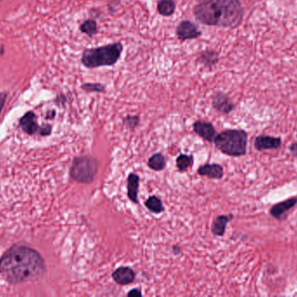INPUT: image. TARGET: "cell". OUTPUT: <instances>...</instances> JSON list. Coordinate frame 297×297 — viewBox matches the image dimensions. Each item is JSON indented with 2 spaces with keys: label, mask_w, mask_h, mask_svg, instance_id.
<instances>
[{
  "label": "cell",
  "mask_w": 297,
  "mask_h": 297,
  "mask_svg": "<svg viewBox=\"0 0 297 297\" xmlns=\"http://www.w3.org/2000/svg\"><path fill=\"white\" fill-rule=\"evenodd\" d=\"M45 271L44 259L36 250L13 246L0 259V275L10 283L32 282Z\"/></svg>",
  "instance_id": "1"
},
{
  "label": "cell",
  "mask_w": 297,
  "mask_h": 297,
  "mask_svg": "<svg viewBox=\"0 0 297 297\" xmlns=\"http://www.w3.org/2000/svg\"><path fill=\"white\" fill-rule=\"evenodd\" d=\"M193 14L201 24L233 29L241 24L245 11L240 0H201Z\"/></svg>",
  "instance_id": "2"
},
{
  "label": "cell",
  "mask_w": 297,
  "mask_h": 297,
  "mask_svg": "<svg viewBox=\"0 0 297 297\" xmlns=\"http://www.w3.org/2000/svg\"><path fill=\"white\" fill-rule=\"evenodd\" d=\"M123 51L124 45L121 42H116L98 47L89 48L84 51L81 57V63L83 66L88 69L114 66L120 60Z\"/></svg>",
  "instance_id": "3"
},
{
  "label": "cell",
  "mask_w": 297,
  "mask_h": 297,
  "mask_svg": "<svg viewBox=\"0 0 297 297\" xmlns=\"http://www.w3.org/2000/svg\"><path fill=\"white\" fill-rule=\"evenodd\" d=\"M215 144L221 152L233 157H239L246 154L248 134L241 129H229L215 137Z\"/></svg>",
  "instance_id": "4"
},
{
  "label": "cell",
  "mask_w": 297,
  "mask_h": 297,
  "mask_svg": "<svg viewBox=\"0 0 297 297\" xmlns=\"http://www.w3.org/2000/svg\"><path fill=\"white\" fill-rule=\"evenodd\" d=\"M99 163L97 159L91 156H80L75 158L71 167V178L74 181L82 183L90 184L93 182L95 176L98 171Z\"/></svg>",
  "instance_id": "5"
},
{
  "label": "cell",
  "mask_w": 297,
  "mask_h": 297,
  "mask_svg": "<svg viewBox=\"0 0 297 297\" xmlns=\"http://www.w3.org/2000/svg\"><path fill=\"white\" fill-rule=\"evenodd\" d=\"M176 35L180 41H186L199 38L202 35V32L192 21L182 20L176 28Z\"/></svg>",
  "instance_id": "6"
},
{
  "label": "cell",
  "mask_w": 297,
  "mask_h": 297,
  "mask_svg": "<svg viewBox=\"0 0 297 297\" xmlns=\"http://www.w3.org/2000/svg\"><path fill=\"white\" fill-rule=\"evenodd\" d=\"M212 105L215 110L224 114H229L235 107L231 100L222 92H218L213 96Z\"/></svg>",
  "instance_id": "7"
},
{
  "label": "cell",
  "mask_w": 297,
  "mask_h": 297,
  "mask_svg": "<svg viewBox=\"0 0 297 297\" xmlns=\"http://www.w3.org/2000/svg\"><path fill=\"white\" fill-rule=\"evenodd\" d=\"M194 131L196 134L202 137L204 140H208L209 142L214 141L217 137V132L211 123L209 122L203 121V120H197L195 122Z\"/></svg>",
  "instance_id": "8"
},
{
  "label": "cell",
  "mask_w": 297,
  "mask_h": 297,
  "mask_svg": "<svg viewBox=\"0 0 297 297\" xmlns=\"http://www.w3.org/2000/svg\"><path fill=\"white\" fill-rule=\"evenodd\" d=\"M282 144V140L279 137L268 136V135H259L255 140V146L259 151L267 149H277Z\"/></svg>",
  "instance_id": "9"
},
{
  "label": "cell",
  "mask_w": 297,
  "mask_h": 297,
  "mask_svg": "<svg viewBox=\"0 0 297 297\" xmlns=\"http://www.w3.org/2000/svg\"><path fill=\"white\" fill-rule=\"evenodd\" d=\"M112 278L118 284L128 285L135 280V272L130 267H118L112 273Z\"/></svg>",
  "instance_id": "10"
},
{
  "label": "cell",
  "mask_w": 297,
  "mask_h": 297,
  "mask_svg": "<svg viewBox=\"0 0 297 297\" xmlns=\"http://www.w3.org/2000/svg\"><path fill=\"white\" fill-rule=\"evenodd\" d=\"M218 61H219L218 53L212 49H207L201 52L197 57V62L200 63L204 67L209 70H212L214 66H217Z\"/></svg>",
  "instance_id": "11"
},
{
  "label": "cell",
  "mask_w": 297,
  "mask_h": 297,
  "mask_svg": "<svg viewBox=\"0 0 297 297\" xmlns=\"http://www.w3.org/2000/svg\"><path fill=\"white\" fill-rule=\"evenodd\" d=\"M19 125L21 128L28 134H35L39 129L35 113L33 112H28L25 113L19 120Z\"/></svg>",
  "instance_id": "12"
},
{
  "label": "cell",
  "mask_w": 297,
  "mask_h": 297,
  "mask_svg": "<svg viewBox=\"0 0 297 297\" xmlns=\"http://www.w3.org/2000/svg\"><path fill=\"white\" fill-rule=\"evenodd\" d=\"M197 172L210 179H221L224 176V168L219 164H206L199 167Z\"/></svg>",
  "instance_id": "13"
},
{
  "label": "cell",
  "mask_w": 297,
  "mask_h": 297,
  "mask_svg": "<svg viewBox=\"0 0 297 297\" xmlns=\"http://www.w3.org/2000/svg\"><path fill=\"white\" fill-rule=\"evenodd\" d=\"M296 203L297 198H290L285 202H279L276 205H274L271 208V215L277 219H281L283 214H285L286 212L288 211L289 209H291Z\"/></svg>",
  "instance_id": "14"
},
{
  "label": "cell",
  "mask_w": 297,
  "mask_h": 297,
  "mask_svg": "<svg viewBox=\"0 0 297 297\" xmlns=\"http://www.w3.org/2000/svg\"><path fill=\"white\" fill-rule=\"evenodd\" d=\"M233 214H227V215H220L215 220L212 225L211 231L217 236H223L226 230V226L228 223L233 219Z\"/></svg>",
  "instance_id": "15"
},
{
  "label": "cell",
  "mask_w": 297,
  "mask_h": 297,
  "mask_svg": "<svg viewBox=\"0 0 297 297\" xmlns=\"http://www.w3.org/2000/svg\"><path fill=\"white\" fill-rule=\"evenodd\" d=\"M128 182V197L131 202L138 203L139 193V176L136 174H130L127 179Z\"/></svg>",
  "instance_id": "16"
},
{
  "label": "cell",
  "mask_w": 297,
  "mask_h": 297,
  "mask_svg": "<svg viewBox=\"0 0 297 297\" xmlns=\"http://www.w3.org/2000/svg\"><path fill=\"white\" fill-rule=\"evenodd\" d=\"M177 9V4L175 0H159L157 3V12L164 17L173 15Z\"/></svg>",
  "instance_id": "17"
},
{
  "label": "cell",
  "mask_w": 297,
  "mask_h": 297,
  "mask_svg": "<svg viewBox=\"0 0 297 297\" xmlns=\"http://www.w3.org/2000/svg\"><path fill=\"white\" fill-rule=\"evenodd\" d=\"M79 30L81 33H85L88 37L91 38L95 34H97V32H98L97 22L92 18L86 19L83 22L82 24H80Z\"/></svg>",
  "instance_id": "18"
},
{
  "label": "cell",
  "mask_w": 297,
  "mask_h": 297,
  "mask_svg": "<svg viewBox=\"0 0 297 297\" xmlns=\"http://www.w3.org/2000/svg\"><path fill=\"white\" fill-rule=\"evenodd\" d=\"M148 166L155 171H161L165 166V159L162 154H156L152 155L148 161Z\"/></svg>",
  "instance_id": "19"
},
{
  "label": "cell",
  "mask_w": 297,
  "mask_h": 297,
  "mask_svg": "<svg viewBox=\"0 0 297 297\" xmlns=\"http://www.w3.org/2000/svg\"><path fill=\"white\" fill-rule=\"evenodd\" d=\"M145 206L150 211L153 212L155 214H160L164 211L162 202L156 196H150L145 202Z\"/></svg>",
  "instance_id": "20"
},
{
  "label": "cell",
  "mask_w": 297,
  "mask_h": 297,
  "mask_svg": "<svg viewBox=\"0 0 297 297\" xmlns=\"http://www.w3.org/2000/svg\"><path fill=\"white\" fill-rule=\"evenodd\" d=\"M193 164V157L190 155H181L177 159V166L180 171H185Z\"/></svg>",
  "instance_id": "21"
},
{
  "label": "cell",
  "mask_w": 297,
  "mask_h": 297,
  "mask_svg": "<svg viewBox=\"0 0 297 297\" xmlns=\"http://www.w3.org/2000/svg\"><path fill=\"white\" fill-rule=\"evenodd\" d=\"M84 91L87 92H104L106 87L104 85L101 83H85L81 86Z\"/></svg>",
  "instance_id": "22"
},
{
  "label": "cell",
  "mask_w": 297,
  "mask_h": 297,
  "mask_svg": "<svg viewBox=\"0 0 297 297\" xmlns=\"http://www.w3.org/2000/svg\"><path fill=\"white\" fill-rule=\"evenodd\" d=\"M139 120H140V119H139V116L128 115L124 118V123L127 126V128L133 130L139 126Z\"/></svg>",
  "instance_id": "23"
},
{
  "label": "cell",
  "mask_w": 297,
  "mask_h": 297,
  "mask_svg": "<svg viewBox=\"0 0 297 297\" xmlns=\"http://www.w3.org/2000/svg\"><path fill=\"white\" fill-rule=\"evenodd\" d=\"M6 97H7V95H6V92H1L0 93V113L2 112V109H3L5 103H6Z\"/></svg>",
  "instance_id": "24"
},
{
  "label": "cell",
  "mask_w": 297,
  "mask_h": 297,
  "mask_svg": "<svg viewBox=\"0 0 297 297\" xmlns=\"http://www.w3.org/2000/svg\"><path fill=\"white\" fill-rule=\"evenodd\" d=\"M51 132V127L50 126H44V128H40V134L42 135H48Z\"/></svg>",
  "instance_id": "25"
},
{
  "label": "cell",
  "mask_w": 297,
  "mask_h": 297,
  "mask_svg": "<svg viewBox=\"0 0 297 297\" xmlns=\"http://www.w3.org/2000/svg\"><path fill=\"white\" fill-rule=\"evenodd\" d=\"M142 292L138 289V288H136V289H132V290H130V291L128 293V296L132 297V296H142Z\"/></svg>",
  "instance_id": "26"
},
{
  "label": "cell",
  "mask_w": 297,
  "mask_h": 297,
  "mask_svg": "<svg viewBox=\"0 0 297 297\" xmlns=\"http://www.w3.org/2000/svg\"><path fill=\"white\" fill-rule=\"evenodd\" d=\"M289 150H290V152H291V154L292 155H293V156H295V157H297L296 142H294L293 143V144H291V145H290V146H289Z\"/></svg>",
  "instance_id": "27"
},
{
  "label": "cell",
  "mask_w": 297,
  "mask_h": 297,
  "mask_svg": "<svg viewBox=\"0 0 297 297\" xmlns=\"http://www.w3.org/2000/svg\"><path fill=\"white\" fill-rule=\"evenodd\" d=\"M107 1H108V3H109V6L111 5V3H112V6H116L119 5L121 0H107ZM111 8H112V7H111Z\"/></svg>",
  "instance_id": "28"
},
{
  "label": "cell",
  "mask_w": 297,
  "mask_h": 297,
  "mask_svg": "<svg viewBox=\"0 0 297 297\" xmlns=\"http://www.w3.org/2000/svg\"><path fill=\"white\" fill-rule=\"evenodd\" d=\"M173 251L176 255H178L180 253V247H177V246H174L173 247Z\"/></svg>",
  "instance_id": "29"
}]
</instances>
